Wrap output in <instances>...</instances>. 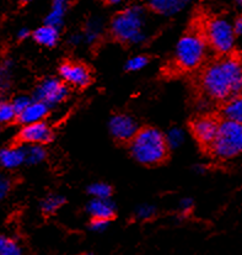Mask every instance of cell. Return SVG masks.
<instances>
[{"label": "cell", "instance_id": "52a82bcc", "mask_svg": "<svg viewBox=\"0 0 242 255\" xmlns=\"http://www.w3.org/2000/svg\"><path fill=\"white\" fill-rule=\"evenodd\" d=\"M68 94H69V90L63 80H59L57 78H48L40 83L37 89L35 90V100L42 101L51 108L66 100Z\"/></svg>", "mask_w": 242, "mask_h": 255}, {"label": "cell", "instance_id": "83f0119b", "mask_svg": "<svg viewBox=\"0 0 242 255\" xmlns=\"http://www.w3.org/2000/svg\"><path fill=\"white\" fill-rule=\"evenodd\" d=\"M155 215H156L155 206H153V205H149V204L140 205V206L135 210V216H137V218H139V220L142 221L152 220Z\"/></svg>", "mask_w": 242, "mask_h": 255}, {"label": "cell", "instance_id": "8d00e7d4", "mask_svg": "<svg viewBox=\"0 0 242 255\" xmlns=\"http://www.w3.org/2000/svg\"><path fill=\"white\" fill-rule=\"evenodd\" d=\"M194 170H196V173L203 174L205 171V168H204V166H202V165H197L196 168H194Z\"/></svg>", "mask_w": 242, "mask_h": 255}, {"label": "cell", "instance_id": "cb8c5ba5", "mask_svg": "<svg viewBox=\"0 0 242 255\" xmlns=\"http://www.w3.org/2000/svg\"><path fill=\"white\" fill-rule=\"evenodd\" d=\"M87 192L93 199H110L112 187L105 183H95L87 187Z\"/></svg>", "mask_w": 242, "mask_h": 255}, {"label": "cell", "instance_id": "9a60e30c", "mask_svg": "<svg viewBox=\"0 0 242 255\" xmlns=\"http://www.w3.org/2000/svg\"><path fill=\"white\" fill-rule=\"evenodd\" d=\"M191 0H150L153 11L163 16H172L187 6Z\"/></svg>", "mask_w": 242, "mask_h": 255}, {"label": "cell", "instance_id": "4fadbf2b", "mask_svg": "<svg viewBox=\"0 0 242 255\" xmlns=\"http://www.w3.org/2000/svg\"><path fill=\"white\" fill-rule=\"evenodd\" d=\"M87 212L92 218L110 221L116 213V206L110 199H92L87 205Z\"/></svg>", "mask_w": 242, "mask_h": 255}, {"label": "cell", "instance_id": "4316f807", "mask_svg": "<svg viewBox=\"0 0 242 255\" xmlns=\"http://www.w3.org/2000/svg\"><path fill=\"white\" fill-rule=\"evenodd\" d=\"M148 63H149V58L147 56H135L127 62L126 69L128 72H138V70L147 67Z\"/></svg>", "mask_w": 242, "mask_h": 255}, {"label": "cell", "instance_id": "5b68a950", "mask_svg": "<svg viewBox=\"0 0 242 255\" xmlns=\"http://www.w3.org/2000/svg\"><path fill=\"white\" fill-rule=\"evenodd\" d=\"M207 42L199 33H186L176 47V64L183 70L196 69L205 56Z\"/></svg>", "mask_w": 242, "mask_h": 255}, {"label": "cell", "instance_id": "4dcf8cb0", "mask_svg": "<svg viewBox=\"0 0 242 255\" xmlns=\"http://www.w3.org/2000/svg\"><path fill=\"white\" fill-rule=\"evenodd\" d=\"M110 226V221L108 220H100V218H92L91 221L90 228L93 232H103Z\"/></svg>", "mask_w": 242, "mask_h": 255}, {"label": "cell", "instance_id": "7402d4cb", "mask_svg": "<svg viewBox=\"0 0 242 255\" xmlns=\"http://www.w3.org/2000/svg\"><path fill=\"white\" fill-rule=\"evenodd\" d=\"M12 63L11 61H5L0 64V93L6 92L11 85Z\"/></svg>", "mask_w": 242, "mask_h": 255}, {"label": "cell", "instance_id": "1f68e13d", "mask_svg": "<svg viewBox=\"0 0 242 255\" xmlns=\"http://www.w3.org/2000/svg\"><path fill=\"white\" fill-rule=\"evenodd\" d=\"M193 206V200L189 199V197H184V199H182L181 202H179V210H181V212L183 213V215H187V213L191 212Z\"/></svg>", "mask_w": 242, "mask_h": 255}, {"label": "cell", "instance_id": "ab89813d", "mask_svg": "<svg viewBox=\"0 0 242 255\" xmlns=\"http://www.w3.org/2000/svg\"><path fill=\"white\" fill-rule=\"evenodd\" d=\"M241 93H242V92H241Z\"/></svg>", "mask_w": 242, "mask_h": 255}, {"label": "cell", "instance_id": "7c38bea8", "mask_svg": "<svg viewBox=\"0 0 242 255\" xmlns=\"http://www.w3.org/2000/svg\"><path fill=\"white\" fill-rule=\"evenodd\" d=\"M49 111V106L47 104L38 100H32V103L27 106V109L22 111L17 119L21 122L23 126L31 124H37V122L43 121L44 117L47 116Z\"/></svg>", "mask_w": 242, "mask_h": 255}, {"label": "cell", "instance_id": "6da1fadb", "mask_svg": "<svg viewBox=\"0 0 242 255\" xmlns=\"http://www.w3.org/2000/svg\"><path fill=\"white\" fill-rule=\"evenodd\" d=\"M203 92L213 100H230L242 92V62L229 56L208 66L200 78Z\"/></svg>", "mask_w": 242, "mask_h": 255}, {"label": "cell", "instance_id": "8fae6325", "mask_svg": "<svg viewBox=\"0 0 242 255\" xmlns=\"http://www.w3.org/2000/svg\"><path fill=\"white\" fill-rule=\"evenodd\" d=\"M110 131L111 134L116 139L127 142L132 140L138 132L137 122L131 116L127 115H116L110 120Z\"/></svg>", "mask_w": 242, "mask_h": 255}, {"label": "cell", "instance_id": "f546056e", "mask_svg": "<svg viewBox=\"0 0 242 255\" xmlns=\"http://www.w3.org/2000/svg\"><path fill=\"white\" fill-rule=\"evenodd\" d=\"M10 187H11V181L4 174H0V201L5 199V196L7 195V192L10 191Z\"/></svg>", "mask_w": 242, "mask_h": 255}, {"label": "cell", "instance_id": "ba28073f", "mask_svg": "<svg viewBox=\"0 0 242 255\" xmlns=\"http://www.w3.org/2000/svg\"><path fill=\"white\" fill-rule=\"evenodd\" d=\"M219 122L215 119L209 116L198 117L194 120L191 125L192 133L196 137L200 144L210 147L217 138L218 129H219Z\"/></svg>", "mask_w": 242, "mask_h": 255}, {"label": "cell", "instance_id": "d4e9b609", "mask_svg": "<svg viewBox=\"0 0 242 255\" xmlns=\"http://www.w3.org/2000/svg\"><path fill=\"white\" fill-rule=\"evenodd\" d=\"M165 138L168 148L176 149V148L181 147L182 143L184 142V132L182 131L181 128H178V127H173V128H171L170 131L167 132Z\"/></svg>", "mask_w": 242, "mask_h": 255}, {"label": "cell", "instance_id": "e575fe53", "mask_svg": "<svg viewBox=\"0 0 242 255\" xmlns=\"http://www.w3.org/2000/svg\"><path fill=\"white\" fill-rule=\"evenodd\" d=\"M30 35H31L30 30L26 27L20 28V30L17 31V38H19V40H26V38H27Z\"/></svg>", "mask_w": 242, "mask_h": 255}, {"label": "cell", "instance_id": "d6986e66", "mask_svg": "<svg viewBox=\"0 0 242 255\" xmlns=\"http://www.w3.org/2000/svg\"><path fill=\"white\" fill-rule=\"evenodd\" d=\"M225 120L242 125V96H234L224 106Z\"/></svg>", "mask_w": 242, "mask_h": 255}, {"label": "cell", "instance_id": "9c48e42d", "mask_svg": "<svg viewBox=\"0 0 242 255\" xmlns=\"http://www.w3.org/2000/svg\"><path fill=\"white\" fill-rule=\"evenodd\" d=\"M59 75L64 83L78 88L87 87L91 82V74L84 64L67 62L59 68Z\"/></svg>", "mask_w": 242, "mask_h": 255}, {"label": "cell", "instance_id": "f35d334b", "mask_svg": "<svg viewBox=\"0 0 242 255\" xmlns=\"http://www.w3.org/2000/svg\"><path fill=\"white\" fill-rule=\"evenodd\" d=\"M235 1H236V4L239 5V6L242 7V0H235Z\"/></svg>", "mask_w": 242, "mask_h": 255}, {"label": "cell", "instance_id": "44dd1931", "mask_svg": "<svg viewBox=\"0 0 242 255\" xmlns=\"http://www.w3.org/2000/svg\"><path fill=\"white\" fill-rule=\"evenodd\" d=\"M0 255H23V252L15 239L0 234Z\"/></svg>", "mask_w": 242, "mask_h": 255}, {"label": "cell", "instance_id": "ac0fdd59", "mask_svg": "<svg viewBox=\"0 0 242 255\" xmlns=\"http://www.w3.org/2000/svg\"><path fill=\"white\" fill-rule=\"evenodd\" d=\"M103 32V21L100 17H92L90 19L85 26L84 33H82V37H84V42L88 43V45H92V43L97 42L98 38L101 37Z\"/></svg>", "mask_w": 242, "mask_h": 255}, {"label": "cell", "instance_id": "f1b7e54d", "mask_svg": "<svg viewBox=\"0 0 242 255\" xmlns=\"http://www.w3.org/2000/svg\"><path fill=\"white\" fill-rule=\"evenodd\" d=\"M31 103H32V100H31V99L28 98V96H26V95L16 96V98H15L14 100L11 101V104H12V106H14L15 111L17 113V116H19L20 114H21L22 111L25 110V109H27V106L30 105Z\"/></svg>", "mask_w": 242, "mask_h": 255}, {"label": "cell", "instance_id": "e0dca14e", "mask_svg": "<svg viewBox=\"0 0 242 255\" xmlns=\"http://www.w3.org/2000/svg\"><path fill=\"white\" fill-rule=\"evenodd\" d=\"M32 37L38 45L44 47H53L59 40V28L44 23L32 33Z\"/></svg>", "mask_w": 242, "mask_h": 255}, {"label": "cell", "instance_id": "5bb4252c", "mask_svg": "<svg viewBox=\"0 0 242 255\" xmlns=\"http://www.w3.org/2000/svg\"><path fill=\"white\" fill-rule=\"evenodd\" d=\"M25 163L23 147H7L0 149V166L5 169H15Z\"/></svg>", "mask_w": 242, "mask_h": 255}, {"label": "cell", "instance_id": "d590c367", "mask_svg": "<svg viewBox=\"0 0 242 255\" xmlns=\"http://www.w3.org/2000/svg\"><path fill=\"white\" fill-rule=\"evenodd\" d=\"M105 1L110 5H118V4H122V2H124L126 0H105Z\"/></svg>", "mask_w": 242, "mask_h": 255}, {"label": "cell", "instance_id": "ffe728a7", "mask_svg": "<svg viewBox=\"0 0 242 255\" xmlns=\"http://www.w3.org/2000/svg\"><path fill=\"white\" fill-rule=\"evenodd\" d=\"M25 149V163L30 165L42 163L46 159V150L41 144H28L27 147H23Z\"/></svg>", "mask_w": 242, "mask_h": 255}, {"label": "cell", "instance_id": "484cf974", "mask_svg": "<svg viewBox=\"0 0 242 255\" xmlns=\"http://www.w3.org/2000/svg\"><path fill=\"white\" fill-rule=\"evenodd\" d=\"M17 117V113L15 111L11 103L7 101H0V124H9L14 121Z\"/></svg>", "mask_w": 242, "mask_h": 255}, {"label": "cell", "instance_id": "3957f363", "mask_svg": "<svg viewBox=\"0 0 242 255\" xmlns=\"http://www.w3.org/2000/svg\"><path fill=\"white\" fill-rule=\"evenodd\" d=\"M145 11L142 6L133 5L119 11L111 21V32L118 41L139 45L147 40L144 33Z\"/></svg>", "mask_w": 242, "mask_h": 255}, {"label": "cell", "instance_id": "d6a6232c", "mask_svg": "<svg viewBox=\"0 0 242 255\" xmlns=\"http://www.w3.org/2000/svg\"><path fill=\"white\" fill-rule=\"evenodd\" d=\"M233 26H234V31H235V35L242 36V15L235 20V22H234Z\"/></svg>", "mask_w": 242, "mask_h": 255}, {"label": "cell", "instance_id": "8992f818", "mask_svg": "<svg viewBox=\"0 0 242 255\" xmlns=\"http://www.w3.org/2000/svg\"><path fill=\"white\" fill-rule=\"evenodd\" d=\"M234 26L223 17H214L205 26V40L218 53L226 54L235 43Z\"/></svg>", "mask_w": 242, "mask_h": 255}, {"label": "cell", "instance_id": "2e32d148", "mask_svg": "<svg viewBox=\"0 0 242 255\" xmlns=\"http://www.w3.org/2000/svg\"><path fill=\"white\" fill-rule=\"evenodd\" d=\"M70 0H53L52 1L51 10H49L48 15L46 16L44 23L49 26H53V27L59 28L63 25L64 17L69 9Z\"/></svg>", "mask_w": 242, "mask_h": 255}, {"label": "cell", "instance_id": "30bf717a", "mask_svg": "<svg viewBox=\"0 0 242 255\" xmlns=\"http://www.w3.org/2000/svg\"><path fill=\"white\" fill-rule=\"evenodd\" d=\"M52 138H53V132L51 127L43 121L26 125L20 131V139L28 144H44L51 142Z\"/></svg>", "mask_w": 242, "mask_h": 255}, {"label": "cell", "instance_id": "603a6c76", "mask_svg": "<svg viewBox=\"0 0 242 255\" xmlns=\"http://www.w3.org/2000/svg\"><path fill=\"white\" fill-rule=\"evenodd\" d=\"M66 204V197L62 195H49L42 201V211L44 213H54Z\"/></svg>", "mask_w": 242, "mask_h": 255}, {"label": "cell", "instance_id": "74e56055", "mask_svg": "<svg viewBox=\"0 0 242 255\" xmlns=\"http://www.w3.org/2000/svg\"><path fill=\"white\" fill-rule=\"evenodd\" d=\"M33 0H21L22 4H30V2H32Z\"/></svg>", "mask_w": 242, "mask_h": 255}, {"label": "cell", "instance_id": "277c9868", "mask_svg": "<svg viewBox=\"0 0 242 255\" xmlns=\"http://www.w3.org/2000/svg\"><path fill=\"white\" fill-rule=\"evenodd\" d=\"M209 148L219 159L238 157L242 153V125L229 120L221 122L217 138Z\"/></svg>", "mask_w": 242, "mask_h": 255}, {"label": "cell", "instance_id": "836d02e7", "mask_svg": "<svg viewBox=\"0 0 242 255\" xmlns=\"http://www.w3.org/2000/svg\"><path fill=\"white\" fill-rule=\"evenodd\" d=\"M70 43L73 46H78L79 43H81L84 41V37H82V33H74V35L70 37Z\"/></svg>", "mask_w": 242, "mask_h": 255}, {"label": "cell", "instance_id": "7a4b0ae2", "mask_svg": "<svg viewBox=\"0 0 242 255\" xmlns=\"http://www.w3.org/2000/svg\"><path fill=\"white\" fill-rule=\"evenodd\" d=\"M166 138L154 127L139 129L131 140V153L135 160L144 165L160 164L167 157Z\"/></svg>", "mask_w": 242, "mask_h": 255}]
</instances>
